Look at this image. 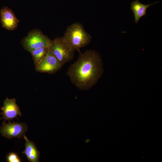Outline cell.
<instances>
[{"mask_svg":"<svg viewBox=\"0 0 162 162\" xmlns=\"http://www.w3.org/2000/svg\"><path fill=\"white\" fill-rule=\"evenodd\" d=\"M104 72L103 64L100 54L90 50L83 53L80 52L78 59L69 66L66 74L77 88L86 91L96 85Z\"/></svg>","mask_w":162,"mask_h":162,"instance_id":"1","label":"cell"},{"mask_svg":"<svg viewBox=\"0 0 162 162\" xmlns=\"http://www.w3.org/2000/svg\"><path fill=\"white\" fill-rule=\"evenodd\" d=\"M62 38L67 44L74 51H78L88 44L92 37L79 22L73 23L67 27Z\"/></svg>","mask_w":162,"mask_h":162,"instance_id":"2","label":"cell"},{"mask_svg":"<svg viewBox=\"0 0 162 162\" xmlns=\"http://www.w3.org/2000/svg\"><path fill=\"white\" fill-rule=\"evenodd\" d=\"M52 40L40 30H33L21 41L24 49L30 52L34 50L44 47H49Z\"/></svg>","mask_w":162,"mask_h":162,"instance_id":"3","label":"cell"},{"mask_svg":"<svg viewBox=\"0 0 162 162\" xmlns=\"http://www.w3.org/2000/svg\"><path fill=\"white\" fill-rule=\"evenodd\" d=\"M49 49L62 66L74 58V51L67 44L62 37H57L52 40Z\"/></svg>","mask_w":162,"mask_h":162,"instance_id":"4","label":"cell"},{"mask_svg":"<svg viewBox=\"0 0 162 162\" xmlns=\"http://www.w3.org/2000/svg\"><path fill=\"white\" fill-rule=\"evenodd\" d=\"M9 122L8 123H3L0 128V132L4 137L8 139L18 138H20L25 135L27 131L28 127L24 123Z\"/></svg>","mask_w":162,"mask_h":162,"instance_id":"5","label":"cell"},{"mask_svg":"<svg viewBox=\"0 0 162 162\" xmlns=\"http://www.w3.org/2000/svg\"><path fill=\"white\" fill-rule=\"evenodd\" d=\"M62 65L49 49L44 59L35 66V70L40 73L52 74L59 70Z\"/></svg>","mask_w":162,"mask_h":162,"instance_id":"6","label":"cell"},{"mask_svg":"<svg viewBox=\"0 0 162 162\" xmlns=\"http://www.w3.org/2000/svg\"><path fill=\"white\" fill-rule=\"evenodd\" d=\"M2 111L1 113L3 115L1 119H4V121L3 123L8 121H10L14 118H17V116H22V112L20 107L16 102V99L14 98L9 99L7 98L3 102V105L1 108Z\"/></svg>","mask_w":162,"mask_h":162,"instance_id":"7","label":"cell"},{"mask_svg":"<svg viewBox=\"0 0 162 162\" xmlns=\"http://www.w3.org/2000/svg\"><path fill=\"white\" fill-rule=\"evenodd\" d=\"M1 21L2 26L10 31L15 29L19 22L11 9L5 6L1 10Z\"/></svg>","mask_w":162,"mask_h":162,"instance_id":"8","label":"cell"},{"mask_svg":"<svg viewBox=\"0 0 162 162\" xmlns=\"http://www.w3.org/2000/svg\"><path fill=\"white\" fill-rule=\"evenodd\" d=\"M26 141L25 149L22 154H25L28 160L30 162H38L40 154L34 143L30 141L25 135L23 136Z\"/></svg>","mask_w":162,"mask_h":162,"instance_id":"9","label":"cell"},{"mask_svg":"<svg viewBox=\"0 0 162 162\" xmlns=\"http://www.w3.org/2000/svg\"><path fill=\"white\" fill-rule=\"evenodd\" d=\"M158 2L157 1L152 4H144L138 0L132 2L131 4V9L134 14L135 22L137 23L141 18L146 15L147 9L150 6Z\"/></svg>","mask_w":162,"mask_h":162,"instance_id":"10","label":"cell"},{"mask_svg":"<svg viewBox=\"0 0 162 162\" xmlns=\"http://www.w3.org/2000/svg\"><path fill=\"white\" fill-rule=\"evenodd\" d=\"M49 50V47H44L34 50L30 52L32 56L35 66L44 59Z\"/></svg>","mask_w":162,"mask_h":162,"instance_id":"11","label":"cell"},{"mask_svg":"<svg viewBox=\"0 0 162 162\" xmlns=\"http://www.w3.org/2000/svg\"><path fill=\"white\" fill-rule=\"evenodd\" d=\"M6 160L8 162H21V160L18 154L12 152L8 154L6 157Z\"/></svg>","mask_w":162,"mask_h":162,"instance_id":"12","label":"cell"}]
</instances>
